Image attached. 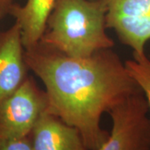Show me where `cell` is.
I'll return each mask as SVG.
<instances>
[{
    "instance_id": "6da1fadb",
    "label": "cell",
    "mask_w": 150,
    "mask_h": 150,
    "mask_svg": "<svg viewBox=\"0 0 150 150\" xmlns=\"http://www.w3.org/2000/svg\"><path fill=\"white\" fill-rule=\"evenodd\" d=\"M24 58L45 86L47 112L78 129L89 150L99 149L109 135L103 114L140 89L111 48L72 58L38 43L25 48Z\"/></svg>"
},
{
    "instance_id": "7a4b0ae2",
    "label": "cell",
    "mask_w": 150,
    "mask_h": 150,
    "mask_svg": "<svg viewBox=\"0 0 150 150\" xmlns=\"http://www.w3.org/2000/svg\"><path fill=\"white\" fill-rule=\"evenodd\" d=\"M104 0H56L40 41L72 58H88L114 43L106 33Z\"/></svg>"
},
{
    "instance_id": "3957f363",
    "label": "cell",
    "mask_w": 150,
    "mask_h": 150,
    "mask_svg": "<svg viewBox=\"0 0 150 150\" xmlns=\"http://www.w3.org/2000/svg\"><path fill=\"white\" fill-rule=\"evenodd\" d=\"M108 112L112 129L98 150H150L149 108L141 89Z\"/></svg>"
},
{
    "instance_id": "277c9868",
    "label": "cell",
    "mask_w": 150,
    "mask_h": 150,
    "mask_svg": "<svg viewBox=\"0 0 150 150\" xmlns=\"http://www.w3.org/2000/svg\"><path fill=\"white\" fill-rule=\"evenodd\" d=\"M48 108L46 92L28 76L18 89L0 101V139L29 136Z\"/></svg>"
},
{
    "instance_id": "5b68a950",
    "label": "cell",
    "mask_w": 150,
    "mask_h": 150,
    "mask_svg": "<svg viewBox=\"0 0 150 150\" xmlns=\"http://www.w3.org/2000/svg\"><path fill=\"white\" fill-rule=\"evenodd\" d=\"M106 26L134 53H145L150 40V0H104Z\"/></svg>"
},
{
    "instance_id": "8992f818",
    "label": "cell",
    "mask_w": 150,
    "mask_h": 150,
    "mask_svg": "<svg viewBox=\"0 0 150 150\" xmlns=\"http://www.w3.org/2000/svg\"><path fill=\"white\" fill-rule=\"evenodd\" d=\"M20 25L15 22L0 33V101L27 79L28 68Z\"/></svg>"
},
{
    "instance_id": "52a82bcc",
    "label": "cell",
    "mask_w": 150,
    "mask_h": 150,
    "mask_svg": "<svg viewBox=\"0 0 150 150\" xmlns=\"http://www.w3.org/2000/svg\"><path fill=\"white\" fill-rule=\"evenodd\" d=\"M33 150H89L78 129L46 112L30 134Z\"/></svg>"
},
{
    "instance_id": "ba28073f",
    "label": "cell",
    "mask_w": 150,
    "mask_h": 150,
    "mask_svg": "<svg viewBox=\"0 0 150 150\" xmlns=\"http://www.w3.org/2000/svg\"><path fill=\"white\" fill-rule=\"evenodd\" d=\"M55 3L56 0H27L24 5H13L9 15L21 27L24 48H31L40 41Z\"/></svg>"
},
{
    "instance_id": "9c48e42d",
    "label": "cell",
    "mask_w": 150,
    "mask_h": 150,
    "mask_svg": "<svg viewBox=\"0 0 150 150\" xmlns=\"http://www.w3.org/2000/svg\"><path fill=\"white\" fill-rule=\"evenodd\" d=\"M125 68L144 94L150 113V59L145 53H133V59L124 62Z\"/></svg>"
},
{
    "instance_id": "30bf717a",
    "label": "cell",
    "mask_w": 150,
    "mask_h": 150,
    "mask_svg": "<svg viewBox=\"0 0 150 150\" xmlns=\"http://www.w3.org/2000/svg\"><path fill=\"white\" fill-rule=\"evenodd\" d=\"M0 150H33L30 135L21 138L0 139Z\"/></svg>"
},
{
    "instance_id": "8fae6325",
    "label": "cell",
    "mask_w": 150,
    "mask_h": 150,
    "mask_svg": "<svg viewBox=\"0 0 150 150\" xmlns=\"http://www.w3.org/2000/svg\"><path fill=\"white\" fill-rule=\"evenodd\" d=\"M13 4L14 0H0V19L9 15V12Z\"/></svg>"
}]
</instances>
